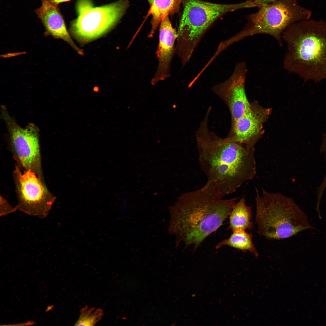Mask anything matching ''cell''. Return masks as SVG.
<instances>
[{
  "mask_svg": "<svg viewBox=\"0 0 326 326\" xmlns=\"http://www.w3.org/2000/svg\"><path fill=\"white\" fill-rule=\"evenodd\" d=\"M207 111L196 132L198 161L207 183L224 195L231 194L256 173L254 147L222 138L210 130Z\"/></svg>",
  "mask_w": 326,
  "mask_h": 326,
  "instance_id": "obj_1",
  "label": "cell"
},
{
  "mask_svg": "<svg viewBox=\"0 0 326 326\" xmlns=\"http://www.w3.org/2000/svg\"><path fill=\"white\" fill-rule=\"evenodd\" d=\"M215 186L206 183L200 188L182 194L171 207V232L177 244L195 250L229 216L238 198H224Z\"/></svg>",
  "mask_w": 326,
  "mask_h": 326,
  "instance_id": "obj_2",
  "label": "cell"
},
{
  "mask_svg": "<svg viewBox=\"0 0 326 326\" xmlns=\"http://www.w3.org/2000/svg\"><path fill=\"white\" fill-rule=\"evenodd\" d=\"M287 46L283 68L305 81L326 79V22L310 19L295 23L283 33Z\"/></svg>",
  "mask_w": 326,
  "mask_h": 326,
  "instance_id": "obj_3",
  "label": "cell"
},
{
  "mask_svg": "<svg viewBox=\"0 0 326 326\" xmlns=\"http://www.w3.org/2000/svg\"><path fill=\"white\" fill-rule=\"evenodd\" d=\"M255 222L260 235L270 240L290 238L314 228L292 198L280 193L255 188Z\"/></svg>",
  "mask_w": 326,
  "mask_h": 326,
  "instance_id": "obj_4",
  "label": "cell"
},
{
  "mask_svg": "<svg viewBox=\"0 0 326 326\" xmlns=\"http://www.w3.org/2000/svg\"><path fill=\"white\" fill-rule=\"evenodd\" d=\"M183 13L177 33V50L184 66L191 58L205 33L227 13L257 7L252 0L235 4H221L202 0H183Z\"/></svg>",
  "mask_w": 326,
  "mask_h": 326,
  "instance_id": "obj_5",
  "label": "cell"
},
{
  "mask_svg": "<svg viewBox=\"0 0 326 326\" xmlns=\"http://www.w3.org/2000/svg\"><path fill=\"white\" fill-rule=\"evenodd\" d=\"M258 7L256 12L247 16V22L244 28L228 39L230 44L263 34L273 37L281 46L283 32L295 23L309 19L312 15L311 11L300 5L297 0H276Z\"/></svg>",
  "mask_w": 326,
  "mask_h": 326,
  "instance_id": "obj_6",
  "label": "cell"
},
{
  "mask_svg": "<svg viewBox=\"0 0 326 326\" xmlns=\"http://www.w3.org/2000/svg\"><path fill=\"white\" fill-rule=\"evenodd\" d=\"M1 116L7 127L11 150L14 159L25 170H30L43 180L39 142V130L33 123L19 126L6 107H1Z\"/></svg>",
  "mask_w": 326,
  "mask_h": 326,
  "instance_id": "obj_7",
  "label": "cell"
},
{
  "mask_svg": "<svg viewBox=\"0 0 326 326\" xmlns=\"http://www.w3.org/2000/svg\"><path fill=\"white\" fill-rule=\"evenodd\" d=\"M129 6L127 0H120L97 7L93 5L78 14L77 18L71 23V33L81 43L93 41L115 27Z\"/></svg>",
  "mask_w": 326,
  "mask_h": 326,
  "instance_id": "obj_8",
  "label": "cell"
},
{
  "mask_svg": "<svg viewBox=\"0 0 326 326\" xmlns=\"http://www.w3.org/2000/svg\"><path fill=\"white\" fill-rule=\"evenodd\" d=\"M18 202L17 210L41 218L48 214L56 199L43 181L30 170L21 171L16 165L13 172Z\"/></svg>",
  "mask_w": 326,
  "mask_h": 326,
  "instance_id": "obj_9",
  "label": "cell"
},
{
  "mask_svg": "<svg viewBox=\"0 0 326 326\" xmlns=\"http://www.w3.org/2000/svg\"><path fill=\"white\" fill-rule=\"evenodd\" d=\"M245 63H237L232 75L224 82L215 85L213 92L225 103L230 112L231 123L249 109L250 104L246 94L245 83L247 73Z\"/></svg>",
  "mask_w": 326,
  "mask_h": 326,
  "instance_id": "obj_10",
  "label": "cell"
},
{
  "mask_svg": "<svg viewBox=\"0 0 326 326\" xmlns=\"http://www.w3.org/2000/svg\"><path fill=\"white\" fill-rule=\"evenodd\" d=\"M271 112V108L264 107L257 101L251 102L248 110L231 123L226 137L234 142L254 147L263 135L264 124Z\"/></svg>",
  "mask_w": 326,
  "mask_h": 326,
  "instance_id": "obj_11",
  "label": "cell"
},
{
  "mask_svg": "<svg viewBox=\"0 0 326 326\" xmlns=\"http://www.w3.org/2000/svg\"><path fill=\"white\" fill-rule=\"evenodd\" d=\"M177 37V34L167 16L160 24L159 41L156 52L159 63L157 71L152 80V84L164 80L169 76L174 43Z\"/></svg>",
  "mask_w": 326,
  "mask_h": 326,
  "instance_id": "obj_12",
  "label": "cell"
},
{
  "mask_svg": "<svg viewBox=\"0 0 326 326\" xmlns=\"http://www.w3.org/2000/svg\"><path fill=\"white\" fill-rule=\"evenodd\" d=\"M41 1V6L35 12L44 26L46 34L56 39L63 40L78 53L83 55V51L75 44L67 30L58 6L53 5L45 0Z\"/></svg>",
  "mask_w": 326,
  "mask_h": 326,
  "instance_id": "obj_13",
  "label": "cell"
},
{
  "mask_svg": "<svg viewBox=\"0 0 326 326\" xmlns=\"http://www.w3.org/2000/svg\"><path fill=\"white\" fill-rule=\"evenodd\" d=\"M183 0H153L146 16L152 17L151 28L148 37H152L161 21L178 12Z\"/></svg>",
  "mask_w": 326,
  "mask_h": 326,
  "instance_id": "obj_14",
  "label": "cell"
},
{
  "mask_svg": "<svg viewBox=\"0 0 326 326\" xmlns=\"http://www.w3.org/2000/svg\"><path fill=\"white\" fill-rule=\"evenodd\" d=\"M251 206H247L245 197H241L234 205L229 216V228L233 232L251 229L253 227Z\"/></svg>",
  "mask_w": 326,
  "mask_h": 326,
  "instance_id": "obj_15",
  "label": "cell"
},
{
  "mask_svg": "<svg viewBox=\"0 0 326 326\" xmlns=\"http://www.w3.org/2000/svg\"><path fill=\"white\" fill-rule=\"evenodd\" d=\"M252 238V234L245 230L235 231L229 238L219 242L216 246V248L218 249L227 245L244 252L249 251L257 257L259 254L253 243Z\"/></svg>",
  "mask_w": 326,
  "mask_h": 326,
  "instance_id": "obj_16",
  "label": "cell"
},
{
  "mask_svg": "<svg viewBox=\"0 0 326 326\" xmlns=\"http://www.w3.org/2000/svg\"><path fill=\"white\" fill-rule=\"evenodd\" d=\"M103 310L95 308H89L86 306L80 311L78 320L75 323V326H94L99 321L103 315Z\"/></svg>",
  "mask_w": 326,
  "mask_h": 326,
  "instance_id": "obj_17",
  "label": "cell"
},
{
  "mask_svg": "<svg viewBox=\"0 0 326 326\" xmlns=\"http://www.w3.org/2000/svg\"><path fill=\"white\" fill-rule=\"evenodd\" d=\"M17 210L16 206L13 207L10 205L4 198L1 196L0 216H5Z\"/></svg>",
  "mask_w": 326,
  "mask_h": 326,
  "instance_id": "obj_18",
  "label": "cell"
},
{
  "mask_svg": "<svg viewBox=\"0 0 326 326\" xmlns=\"http://www.w3.org/2000/svg\"><path fill=\"white\" fill-rule=\"evenodd\" d=\"M46 1L50 3L55 6H58V5L61 3L64 2L71 1V0H43Z\"/></svg>",
  "mask_w": 326,
  "mask_h": 326,
  "instance_id": "obj_19",
  "label": "cell"
},
{
  "mask_svg": "<svg viewBox=\"0 0 326 326\" xmlns=\"http://www.w3.org/2000/svg\"><path fill=\"white\" fill-rule=\"evenodd\" d=\"M259 6L260 5H264L268 4L273 2L276 0H253Z\"/></svg>",
  "mask_w": 326,
  "mask_h": 326,
  "instance_id": "obj_20",
  "label": "cell"
},
{
  "mask_svg": "<svg viewBox=\"0 0 326 326\" xmlns=\"http://www.w3.org/2000/svg\"><path fill=\"white\" fill-rule=\"evenodd\" d=\"M326 187V176L325 177L321 185V186L319 189V192L321 194H322L323 190H324L325 188Z\"/></svg>",
  "mask_w": 326,
  "mask_h": 326,
  "instance_id": "obj_21",
  "label": "cell"
},
{
  "mask_svg": "<svg viewBox=\"0 0 326 326\" xmlns=\"http://www.w3.org/2000/svg\"><path fill=\"white\" fill-rule=\"evenodd\" d=\"M53 305H50V306H48L47 307V308L46 309V312H48V311L51 310V309H52V308H53Z\"/></svg>",
  "mask_w": 326,
  "mask_h": 326,
  "instance_id": "obj_22",
  "label": "cell"
},
{
  "mask_svg": "<svg viewBox=\"0 0 326 326\" xmlns=\"http://www.w3.org/2000/svg\"><path fill=\"white\" fill-rule=\"evenodd\" d=\"M153 0H148L149 2V3H150V4H151L152 3Z\"/></svg>",
  "mask_w": 326,
  "mask_h": 326,
  "instance_id": "obj_23",
  "label": "cell"
}]
</instances>
